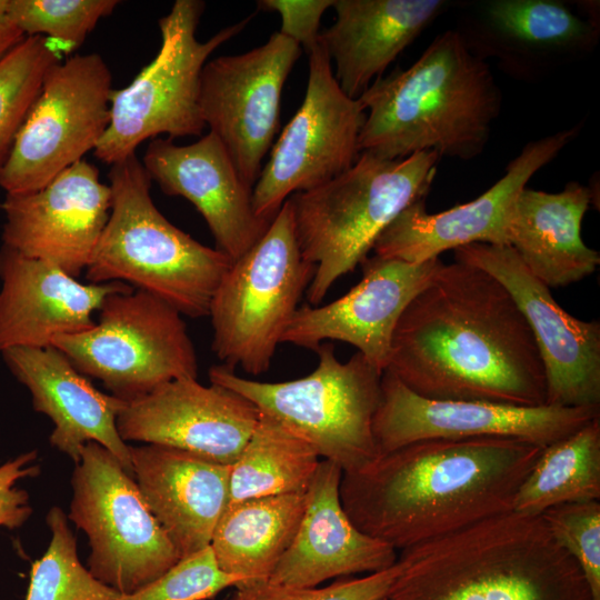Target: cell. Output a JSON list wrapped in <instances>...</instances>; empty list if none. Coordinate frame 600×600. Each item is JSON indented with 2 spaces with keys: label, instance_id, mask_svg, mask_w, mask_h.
<instances>
[{
  "label": "cell",
  "instance_id": "obj_38",
  "mask_svg": "<svg viewBox=\"0 0 600 600\" xmlns=\"http://www.w3.org/2000/svg\"><path fill=\"white\" fill-rule=\"evenodd\" d=\"M37 458L36 450L28 451L0 466V528L13 530L30 518L29 493L17 483L39 474L40 467L33 464Z\"/></svg>",
  "mask_w": 600,
  "mask_h": 600
},
{
  "label": "cell",
  "instance_id": "obj_26",
  "mask_svg": "<svg viewBox=\"0 0 600 600\" xmlns=\"http://www.w3.org/2000/svg\"><path fill=\"white\" fill-rule=\"evenodd\" d=\"M133 477L180 560L210 546L230 501V466L159 444L130 446Z\"/></svg>",
  "mask_w": 600,
  "mask_h": 600
},
{
  "label": "cell",
  "instance_id": "obj_37",
  "mask_svg": "<svg viewBox=\"0 0 600 600\" xmlns=\"http://www.w3.org/2000/svg\"><path fill=\"white\" fill-rule=\"evenodd\" d=\"M400 573L391 568L363 577H342L326 587H291L263 581L243 582L228 600H379L387 597Z\"/></svg>",
  "mask_w": 600,
  "mask_h": 600
},
{
  "label": "cell",
  "instance_id": "obj_1",
  "mask_svg": "<svg viewBox=\"0 0 600 600\" xmlns=\"http://www.w3.org/2000/svg\"><path fill=\"white\" fill-rule=\"evenodd\" d=\"M384 371L428 399L547 404L543 363L511 294L484 270L456 260L400 317Z\"/></svg>",
  "mask_w": 600,
  "mask_h": 600
},
{
  "label": "cell",
  "instance_id": "obj_33",
  "mask_svg": "<svg viewBox=\"0 0 600 600\" xmlns=\"http://www.w3.org/2000/svg\"><path fill=\"white\" fill-rule=\"evenodd\" d=\"M61 48L46 37H26L0 60V171Z\"/></svg>",
  "mask_w": 600,
  "mask_h": 600
},
{
  "label": "cell",
  "instance_id": "obj_17",
  "mask_svg": "<svg viewBox=\"0 0 600 600\" xmlns=\"http://www.w3.org/2000/svg\"><path fill=\"white\" fill-rule=\"evenodd\" d=\"M456 261L478 267L511 294L534 337L547 381V404L600 406V323L569 314L510 246L471 243Z\"/></svg>",
  "mask_w": 600,
  "mask_h": 600
},
{
  "label": "cell",
  "instance_id": "obj_40",
  "mask_svg": "<svg viewBox=\"0 0 600 600\" xmlns=\"http://www.w3.org/2000/svg\"><path fill=\"white\" fill-rule=\"evenodd\" d=\"M26 36L11 21L7 12V0H0V60L17 47Z\"/></svg>",
  "mask_w": 600,
  "mask_h": 600
},
{
  "label": "cell",
  "instance_id": "obj_16",
  "mask_svg": "<svg viewBox=\"0 0 600 600\" xmlns=\"http://www.w3.org/2000/svg\"><path fill=\"white\" fill-rule=\"evenodd\" d=\"M600 417L593 407H523L421 397L389 371L373 419L380 454L431 439L509 438L546 447Z\"/></svg>",
  "mask_w": 600,
  "mask_h": 600
},
{
  "label": "cell",
  "instance_id": "obj_9",
  "mask_svg": "<svg viewBox=\"0 0 600 600\" xmlns=\"http://www.w3.org/2000/svg\"><path fill=\"white\" fill-rule=\"evenodd\" d=\"M204 9L200 0H177L159 19L161 46L124 88L113 90L108 128L94 149L110 166L133 154L148 139L200 137L206 123L200 104V78L211 53L237 36L251 17L228 26L201 42L196 31Z\"/></svg>",
  "mask_w": 600,
  "mask_h": 600
},
{
  "label": "cell",
  "instance_id": "obj_12",
  "mask_svg": "<svg viewBox=\"0 0 600 600\" xmlns=\"http://www.w3.org/2000/svg\"><path fill=\"white\" fill-rule=\"evenodd\" d=\"M112 91L110 69L98 53L52 66L0 171L6 194L41 189L94 150L109 124Z\"/></svg>",
  "mask_w": 600,
  "mask_h": 600
},
{
  "label": "cell",
  "instance_id": "obj_31",
  "mask_svg": "<svg viewBox=\"0 0 600 600\" xmlns=\"http://www.w3.org/2000/svg\"><path fill=\"white\" fill-rule=\"evenodd\" d=\"M599 500L600 417L541 449L512 511L539 517L554 506Z\"/></svg>",
  "mask_w": 600,
  "mask_h": 600
},
{
  "label": "cell",
  "instance_id": "obj_5",
  "mask_svg": "<svg viewBox=\"0 0 600 600\" xmlns=\"http://www.w3.org/2000/svg\"><path fill=\"white\" fill-rule=\"evenodd\" d=\"M111 208L86 268L90 283L122 282L182 316L208 317L232 260L173 226L154 206L151 179L136 154L111 166Z\"/></svg>",
  "mask_w": 600,
  "mask_h": 600
},
{
  "label": "cell",
  "instance_id": "obj_24",
  "mask_svg": "<svg viewBox=\"0 0 600 600\" xmlns=\"http://www.w3.org/2000/svg\"><path fill=\"white\" fill-rule=\"evenodd\" d=\"M342 473L336 463L320 460L306 492L299 528L269 581L311 588L332 578L374 573L396 564L398 551L362 532L344 511Z\"/></svg>",
  "mask_w": 600,
  "mask_h": 600
},
{
  "label": "cell",
  "instance_id": "obj_35",
  "mask_svg": "<svg viewBox=\"0 0 600 600\" xmlns=\"http://www.w3.org/2000/svg\"><path fill=\"white\" fill-rule=\"evenodd\" d=\"M540 517L558 544L577 562L591 599L600 600V501L554 506Z\"/></svg>",
  "mask_w": 600,
  "mask_h": 600
},
{
  "label": "cell",
  "instance_id": "obj_21",
  "mask_svg": "<svg viewBox=\"0 0 600 600\" xmlns=\"http://www.w3.org/2000/svg\"><path fill=\"white\" fill-rule=\"evenodd\" d=\"M259 416L253 403L232 390L184 378L126 402L117 429L124 442L166 446L230 466Z\"/></svg>",
  "mask_w": 600,
  "mask_h": 600
},
{
  "label": "cell",
  "instance_id": "obj_13",
  "mask_svg": "<svg viewBox=\"0 0 600 600\" xmlns=\"http://www.w3.org/2000/svg\"><path fill=\"white\" fill-rule=\"evenodd\" d=\"M308 57L304 99L252 188L254 212L269 222L292 194L332 180L360 154L359 136L366 119L362 103L343 92L320 40Z\"/></svg>",
  "mask_w": 600,
  "mask_h": 600
},
{
  "label": "cell",
  "instance_id": "obj_10",
  "mask_svg": "<svg viewBox=\"0 0 600 600\" xmlns=\"http://www.w3.org/2000/svg\"><path fill=\"white\" fill-rule=\"evenodd\" d=\"M182 314L133 288L110 294L96 323L56 337L51 344L84 376L130 402L177 379L198 374V360Z\"/></svg>",
  "mask_w": 600,
  "mask_h": 600
},
{
  "label": "cell",
  "instance_id": "obj_19",
  "mask_svg": "<svg viewBox=\"0 0 600 600\" xmlns=\"http://www.w3.org/2000/svg\"><path fill=\"white\" fill-rule=\"evenodd\" d=\"M360 264L362 278L344 296L321 307H300L281 343L316 351L324 341H341L383 372L400 317L443 262L433 258L410 263L374 254Z\"/></svg>",
  "mask_w": 600,
  "mask_h": 600
},
{
  "label": "cell",
  "instance_id": "obj_18",
  "mask_svg": "<svg viewBox=\"0 0 600 600\" xmlns=\"http://www.w3.org/2000/svg\"><path fill=\"white\" fill-rule=\"evenodd\" d=\"M580 130L577 124L529 141L503 176L474 200L439 213H428L424 199L410 204L380 234L374 254L421 263L471 243L508 246V219L518 194Z\"/></svg>",
  "mask_w": 600,
  "mask_h": 600
},
{
  "label": "cell",
  "instance_id": "obj_25",
  "mask_svg": "<svg viewBox=\"0 0 600 600\" xmlns=\"http://www.w3.org/2000/svg\"><path fill=\"white\" fill-rule=\"evenodd\" d=\"M1 354L10 372L29 390L34 410L53 422L51 446L78 463L82 448L97 442L133 477L130 446L117 429L124 401L98 390L52 344L14 348Z\"/></svg>",
  "mask_w": 600,
  "mask_h": 600
},
{
  "label": "cell",
  "instance_id": "obj_34",
  "mask_svg": "<svg viewBox=\"0 0 600 600\" xmlns=\"http://www.w3.org/2000/svg\"><path fill=\"white\" fill-rule=\"evenodd\" d=\"M118 4V0H7V12L26 37H46L72 51Z\"/></svg>",
  "mask_w": 600,
  "mask_h": 600
},
{
  "label": "cell",
  "instance_id": "obj_3",
  "mask_svg": "<svg viewBox=\"0 0 600 600\" xmlns=\"http://www.w3.org/2000/svg\"><path fill=\"white\" fill-rule=\"evenodd\" d=\"M358 99L366 110L360 153L387 160L423 151L472 160L484 151L502 108L489 64L454 29L438 34L408 69L376 79Z\"/></svg>",
  "mask_w": 600,
  "mask_h": 600
},
{
  "label": "cell",
  "instance_id": "obj_41",
  "mask_svg": "<svg viewBox=\"0 0 600 600\" xmlns=\"http://www.w3.org/2000/svg\"><path fill=\"white\" fill-rule=\"evenodd\" d=\"M379 600H388V599H387V598L384 597V598H382V599H379Z\"/></svg>",
  "mask_w": 600,
  "mask_h": 600
},
{
  "label": "cell",
  "instance_id": "obj_22",
  "mask_svg": "<svg viewBox=\"0 0 600 600\" xmlns=\"http://www.w3.org/2000/svg\"><path fill=\"white\" fill-rule=\"evenodd\" d=\"M142 166L166 194L183 197L196 207L216 248L232 261L246 253L271 223L256 214L252 188L211 131L187 146L154 138L146 149Z\"/></svg>",
  "mask_w": 600,
  "mask_h": 600
},
{
  "label": "cell",
  "instance_id": "obj_23",
  "mask_svg": "<svg viewBox=\"0 0 600 600\" xmlns=\"http://www.w3.org/2000/svg\"><path fill=\"white\" fill-rule=\"evenodd\" d=\"M0 280V353L46 348L58 336L87 330L107 297L132 288L122 282L82 283L3 244Z\"/></svg>",
  "mask_w": 600,
  "mask_h": 600
},
{
  "label": "cell",
  "instance_id": "obj_4",
  "mask_svg": "<svg viewBox=\"0 0 600 600\" xmlns=\"http://www.w3.org/2000/svg\"><path fill=\"white\" fill-rule=\"evenodd\" d=\"M388 600H592L541 517L509 511L398 554Z\"/></svg>",
  "mask_w": 600,
  "mask_h": 600
},
{
  "label": "cell",
  "instance_id": "obj_6",
  "mask_svg": "<svg viewBox=\"0 0 600 600\" xmlns=\"http://www.w3.org/2000/svg\"><path fill=\"white\" fill-rule=\"evenodd\" d=\"M439 160L433 151L397 160L361 152L343 173L289 198L299 248L314 267L306 291L311 304L368 257L406 208L426 198Z\"/></svg>",
  "mask_w": 600,
  "mask_h": 600
},
{
  "label": "cell",
  "instance_id": "obj_32",
  "mask_svg": "<svg viewBox=\"0 0 600 600\" xmlns=\"http://www.w3.org/2000/svg\"><path fill=\"white\" fill-rule=\"evenodd\" d=\"M60 507L47 514L51 540L32 563L26 600H118V591L96 579L80 562L76 537Z\"/></svg>",
  "mask_w": 600,
  "mask_h": 600
},
{
  "label": "cell",
  "instance_id": "obj_27",
  "mask_svg": "<svg viewBox=\"0 0 600 600\" xmlns=\"http://www.w3.org/2000/svg\"><path fill=\"white\" fill-rule=\"evenodd\" d=\"M453 2L334 0V22L320 32V42L343 92L358 99Z\"/></svg>",
  "mask_w": 600,
  "mask_h": 600
},
{
  "label": "cell",
  "instance_id": "obj_39",
  "mask_svg": "<svg viewBox=\"0 0 600 600\" xmlns=\"http://www.w3.org/2000/svg\"><path fill=\"white\" fill-rule=\"evenodd\" d=\"M334 0H261L259 9L278 12L279 32L297 42L307 53L320 40V21Z\"/></svg>",
  "mask_w": 600,
  "mask_h": 600
},
{
  "label": "cell",
  "instance_id": "obj_30",
  "mask_svg": "<svg viewBox=\"0 0 600 600\" xmlns=\"http://www.w3.org/2000/svg\"><path fill=\"white\" fill-rule=\"evenodd\" d=\"M319 462L320 457L307 441L260 412L251 436L230 464L229 503L306 493Z\"/></svg>",
  "mask_w": 600,
  "mask_h": 600
},
{
  "label": "cell",
  "instance_id": "obj_2",
  "mask_svg": "<svg viewBox=\"0 0 600 600\" xmlns=\"http://www.w3.org/2000/svg\"><path fill=\"white\" fill-rule=\"evenodd\" d=\"M543 447L509 438L431 439L342 473L352 522L397 551L512 511Z\"/></svg>",
  "mask_w": 600,
  "mask_h": 600
},
{
  "label": "cell",
  "instance_id": "obj_29",
  "mask_svg": "<svg viewBox=\"0 0 600 600\" xmlns=\"http://www.w3.org/2000/svg\"><path fill=\"white\" fill-rule=\"evenodd\" d=\"M304 504L306 493L229 503L210 541L218 567L243 582L269 580L296 536Z\"/></svg>",
  "mask_w": 600,
  "mask_h": 600
},
{
  "label": "cell",
  "instance_id": "obj_15",
  "mask_svg": "<svg viewBox=\"0 0 600 600\" xmlns=\"http://www.w3.org/2000/svg\"><path fill=\"white\" fill-rule=\"evenodd\" d=\"M301 52L277 31L262 46L217 57L202 69L199 104L206 127L251 188L278 131L283 86Z\"/></svg>",
  "mask_w": 600,
  "mask_h": 600
},
{
  "label": "cell",
  "instance_id": "obj_28",
  "mask_svg": "<svg viewBox=\"0 0 600 600\" xmlns=\"http://www.w3.org/2000/svg\"><path fill=\"white\" fill-rule=\"evenodd\" d=\"M593 190L571 181L559 192L523 188L508 219L507 240L526 268L549 288L564 287L592 274L600 253L581 237Z\"/></svg>",
  "mask_w": 600,
  "mask_h": 600
},
{
  "label": "cell",
  "instance_id": "obj_11",
  "mask_svg": "<svg viewBox=\"0 0 600 600\" xmlns=\"http://www.w3.org/2000/svg\"><path fill=\"white\" fill-rule=\"evenodd\" d=\"M71 484L68 519L88 536V569L96 579L130 594L180 560L134 478L104 447L82 448Z\"/></svg>",
  "mask_w": 600,
  "mask_h": 600
},
{
  "label": "cell",
  "instance_id": "obj_8",
  "mask_svg": "<svg viewBox=\"0 0 600 600\" xmlns=\"http://www.w3.org/2000/svg\"><path fill=\"white\" fill-rule=\"evenodd\" d=\"M298 244L288 199L263 236L232 261L212 297V350L223 366L260 376L313 277Z\"/></svg>",
  "mask_w": 600,
  "mask_h": 600
},
{
  "label": "cell",
  "instance_id": "obj_36",
  "mask_svg": "<svg viewBox=\"0 0 600 600\" xmlns=\"http://www.w3.org/2000/svg\"><path fill=\"white\" fill-rule=\"evenodd\" d=\"M243 583L223 572L217 564L210 546L179 560L164 574L118 600H210L219 592Z\"/></svg>",
  "mask_w": 600,
  "mask_h": 600
},
{
  "label": "cell",
  "instance_id": "obj_20",
  "mask_svg": "<svg viewBox=\"0 0 600 600\" xmlns=\"http://www.w3.org/2000/svg\"><path fill=\"white\" fill-rule=\"evenodd\" d=\"M110 208L109 184L82 159L37 191L6 194L3 246L77 278L90 262Z\"/></svg>",
  "mask_w": 600,
  "mask_h": 600
},
{
  "label": "cell",
  "instance_id": "obj_14",
  "mask_svg": "<svg viewBox=\"0 0 600 600\" xmlns=\"http://www.w3.org/2000/svg\"><path fill=\"white\" fill-rule=\"evenodd\" d=\"M459 9L456 31L467 49L496 61L508 77L539 82L590 57L600 40L594 2L576 12L562 0H471Z\"/></svg>",
  "mask_w": 600,
  "mask_h": 600
},
{
  "label": "cell",
  "instance_id": "obj_7",
  "mask_svg": "<svg viewBox=\"0 0 600 600\" xmlns=\"http://www.w3.org/2000/svg\"><path fill=\"white\" fill-rule=\"evenodd\" d=\"M316 351V369L299 379L262 382L223 364L210 368L209 379L279 420L343 473L360 471L380 456L373 419L383 372L359 352L342 362L331 344L322 343Z\"/></svg>",
  "mask_w": 600,
  "mask_h": 600
}]
</instances>
